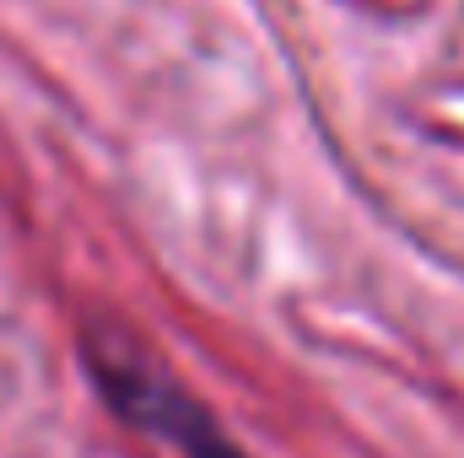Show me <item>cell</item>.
<instances>
[{
	"label": "cell",
	"instance_id": "cell-1",
	"mask_svg": "<svg viewBox=\"0 0 464 458\" xmlns=\"http://www.w3.org/2000/svg\"><path fill=\"white\" fill-rule=\"evenodd\" d=\"M87 367H92L103 399L119 415H130L135 426L162 432L168 443L184 448V458H248L211 421V410L195 394H184L173 377H162L151 367V356L140 345L119 340L114 329H87Z\"/></svg>",
	"mask_w": 464,
	"mask_h": 458
}]
</instances>
